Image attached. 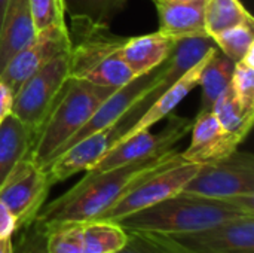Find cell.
I'll return each mask as SVG.
<instances>
[{"instance_id": "11", "label": "cell", "mask_w": 254, "mask_h": 253, "mask_svg": "<svg viewBox=\"0 0 254 253\" xmlns=\"http://www.w3.org/2000/svg\"><path fill=\"white\" fill-rule=\"evenodd\" d=\"M71 40V33L68 31L65 22L52 24L37 31L34 39L6 64L0 73V78L15 94L27 78L55 57L70 52Z\"/></svg>"}, {"instance_id": "23", "label": "cell", "mask_w": 254, "mask_h": 253, "mask_svg": "<svg viewBox=\"0 0 254 253\" xmlns=\"http://www.w3.org/2000/svg\"><path fill=\"white\" fill-rule=\"evenodd\" d=\"M128 242V231L112 221H83V253H119Z\"/></svg>"}, {"instance_id": "6", "label": "cell", "mask_w": 254, "mask_h": 253, "mask_svg": "<svg viewBox=\"0 0 254 253\" xmlns=\"http://www.w3.org/2000/svg\"><path fill=\"white\" fill-rule=\"evenodd\" d=\"M70 78V52L61 54L27 78L13 94L12 115L37 136ZM36 139V137H34Z\"/></svg>"}, {"instance_id": "7", "label": "cell", "mask_w": 254, "mask_h": 253, "mask_svg": "<svg viewBox=\"0 0 254 253\" xmlns=\"http://www.w3.org/2000/svg\"><path fill=\"white\" fill-rule=\"evenodd\" d=\"M183 192L217 200L254 198V158L238 149L231 155L202 164Z\"/></svg>"}, {"instance_id": "20", "label": "cell", "mask_w": 254, "mask_h": 253, "mask_svg": "<svg viewBox=\"0 0 254 253\" xmlns=\"http://www.w3.org/2000/svg\"><path fill=\"white\" fill-rule=\"evenodd\" d=\"M216 48L217 45L214 39L207 33L179 39L173 54L170 55L168 67L162 76V82L167 86L173 85Z\"/></svg>"}, {"instance_id": "37", "label": "cell", "mask_w": 254, "mask_h": 253, "mask_svg": "<svg viewBox=\"0 0 254 253\" xmlns=\"http://www.w3.org/2000/svg\"><path fill=\"white\" fill-rule=\"evenodd\" d=\"M152 1H153V3H155V1H158V0H152Z\"/></svg>"}, {"instance_id": "33", "label": "cell", "mask_w": 254, "mask_h": 253, "mask_svg": "<svg viewBox=\"0 0 254 253\" xmlns=\"http://www.w3.org/2000/svg\"><path fill=\"white\" fill-rule=\"evenodd\" d=\"M12 104H13V92L0 78V122L7 115L12 113Z\"/></svg>"}, {"instance_id": "29", "label": "cell", "mask_w": 254, "mask_h": 253, "mask_svg": "<svg viewBox=\"0 0 254 253\" xmlns=\"http://www.w3.org/2000/svg\"><path fill=\"white\" fill-rule=\"evenodd\" d=\"M231 86L243 107L254 110V46L241 61L235 63Z\"/></svg>"}, {"instance_id": "3", "label": "cell", "mask_w": 254, "mask_h": 253, "mask_svg": "<svg viewBox=\"0 0 254 253\" xmlns=\"http://www.w3.org/2000/svg\"><path fill=\"white\" fill-rule=\"evenodd\" d=\"M115 89V86H103L68 78L49 116L34 139L30 152L31 160L45 170L61 146L89 121L97 107Z\"/></svg>"}, {"instance_id": "25", "label": "cell", "mask_w": 254, "mask_h": 253, "mask_svg": "<svg viewBox=\"0 0 254 253\" xmlns=\"http://www.w3.org/2000/svg\"><path fill=\"white\" fill-rule=\"evenodd\" d=\"M213 115L217 118L226 133L246 139L252 131L254 110H247L238 101L232 86H229L213 104Z\"/></svg>"}, {"instance_id": "22", "label": "cell", "mask_w": 254, "mask_h": 253, "mask_svg": "<svg viewBox=\"0 0 254 253\" xmlns=\"http://www.w3.org/2000/svg\"><path fill=\"white\" fill-rule=\"evenodd\" d=\"M234 67L235 63L229 57H226L219 48H216L208 61L205 63L199 78L198 85L201 86L202 94L198 113L211 112L216 100L231 86Z\"/></svg>"}, {"instance_id": "4", "label": "cell", "mask_w": 254, "mask_h": 253, "mask_svg": "<svg viewBox=\"0 0 254 253\" xmlns=\"http://www.w3.org/2000/svg\"><path fill=\"white\" fill-rule=\"evenodd\" d=\"M165 88L168 86L161 79V82L155 88L146 92L113 124L86 136L85 139L79 140L76 145L64 151L61 155H58L45 169L51 185L64 182L80 171L91 170L137 124L141 115L149 109V106L159 97V94Z\"/></svg>"}, {"instance_id": "5", "label": "cell", "mask_w": 254, "mask_h": 253, "mask_svg": "<svg viewBox=\"0 0 254 253\" xmlns=\"http://www.w3.org/2000/svg\"><path fill=\"white\" fill-rule=\"evenodd\" d=\"M73 34L77 40H71L70 78L115 88L135 78L119 54L127 37L112 34L109 27L73 30Z\"/></svg>"}, {"instance_id": "10", "label": "cell", "mask_w": 254, "mask_h": 253, "mask_svg": "<svg viewBox=\"0 0 254 253\" xmlns=\"http://www.w3.org/2000/svg\"><path fill=\"white\" fill-rule=\"evenodd\" d=\"M170 119L165 128L153 134L149 130L137 133L127 140L115 145L91 170L88 171H106L115 167H121L134 161L144 158H152L167 151L176 148V145L186 137L193 125V119L183 118L179 115L170 113Z\"/></svg>"}, {"instance_id": "32", "label": "cell", "mask_w": 254, "mask_h": 253, "mask_svg": "<svg viewBox=\"0 0 254 253\" xmlns=\"http://www.w3.org/2000/svg\"><path fill=\"white\" fill-rule=\"evenodd\" d=\"M16 233V224L12 216V213L7 210V207L0 201V239L3 237H12Z\"/></svg>"}, {"instance_id": "27", "label": "cell", "mask_w": 254, "mask_h": 253, "mask_svg": "<svg viewBox=\"0 0 254 253\" xmlns=\"http://www.w3.org/2000/svg\"><path fill=\"white\" fill-rule=\"evenodd\" d=\"M119 253H198L176 239L162 234L128 231V242Z\"/></svg>"}, {"instance_id": "14", "label": "cell", "mask_w": 254, "mask_h": 253, "mask_svg": "<svg viewBox=\"0 0 254 253\" xmlns=\"http://www.w3.org/2000/svg\"><path fill=\"white\" fill-rule=\"evenodd\" d=\"M192 139L182 157L188 163L208 164L219 161L238 149L246 140L240 136L226 133L213 112L198 113L190 130Z\"/></svg>"}, {"instance_id": "34", "label": "cell", "mask_w": 254, "mask_h": 253, "mask_svg": "<svg viewBox=\"0 0 254 253\" xmlns=\"http://www.w3.org/2000/svg\"><path fill=\"white\" fill-rule=\"evenodd\" d=\"M0 253H13V242L12 237L0 239Z\"/></svg>"}, {"instance_id": "13", "label": "cell", "mask_w": 254, "mask_h": 253, "mask_svg": "<svg viewBox=\"0 0 254 253\" xmlns=\"http://www.w3.org/2000/svg\"><path fill=\"white\" fill-rule=\"evenodd\" d=\"M173 239L198 253H254V216L237 218L201 233Z\"/></svg>"}, {"instance_id": "18", "label": "cell", "mask_w": 254, "mask_h": 253, "mask_svg": "<svg viewBox=\"0 0 254 253\" xmlns=\"http://www.w3.org/2000/svg\"><path fill=\"white\" fill-rule=\"evenodd\" d=\"M155 4L159 18L158 30L161 33L176 40L207 33L205 22H204V0L202 1L158 0L155 1Z\"/></svg>"}, {"instance_id": "26", "label": "cell", "mask_w": 254, "mask_h": 253, "mask_svg": "<svg viewBox=\"0 0 254 253\" xmlns=\"http://www.w3.org/2000/svg\"><path fill=\"white\" fill-rule=\"evenodd\" d=\"M83 221L54 222L46 227V246L49 253H83Z\"/></svg>"}, {"instance_id": "16", "label": "cell", "mask_w": 254, "mask_h": 253, "mask_svg": "<svg viewBox=\"0 0 254 253\" xmlns=\"http://www.w3.org/2000/svg\"><path fill=\"white\" fill-rule=\"evenodd\" d=\"M214 52V49L205 57L202 58L195 67H192L190 70H188L180 79H177L173 85H170L168 88H165L159 97L149 106V109L141 115V118L137 121V124L122 137L121 142L127 140L128 137L150 130L152 125H155L156 122H159L161 119L167 118L170 113H173V110L180 104V101H183V98L193 89L198 86L199 84V78L202 73V69L205 66V63L208 61V58L211 57V54ZM119 142V143H121Z\"/></svg>"}, {"instance_id": "1", "label": "cell", "mask_w": 254, "mask_h": 253, "mask_svg": "<svg viewBox=\"0 0 254 253\" xmlns=\"http://www.w3.org/2000/svg\"><path fill=\"white\" fill-rule=\"evenodd\" d=\"M177 161L185 160L182 152L174 148L156 157L106 171H86L73 188L43 206L34 221L42 225L64 221H94L146 176Z\"/></svg>"}, {"instance_id": "8", "label": "cell", "mask_w": 254, "mask_h": 253, "mask_svg": "<svg viewBox=\"0 0 254 253\" xmlns=\"http://www.w3.org/2000/svg\"><path fill=\"white\" fill-rule=\"evenodd\" d=\"M199 167V164L177 161L150 173L137 185H134L127 194H124L104 213H101L97 221L118 222L132 213L152 207L182 192L189 180L196 174Z\"/></svg>"}, {"instance_id": "21", "label": "cell", "mask_w": 254, "mask_h": 253, "mask_svg": "<svg viewBox=\"0 0 254 253\" xmlns=\"http://www.w3.org/2000/svg\"><path fill=\"white\" fill-rule=\"evenodd\" d=\"M128 0H63L71 28H107Z\"/></svg>"}, {"instance_id": "15", "label": "cell", "mask_w": 254, "mask_h": 253, "mask_svg": "<svg viewBox=\"0 0 254 253\" xmlns=\"http://www.w3.org/2000/svg\"><path fill=\"white\" fill-rule=\"evenodd\" d=\"M176 43V39L158 30L143 36L127 37L119 54L137 78L155 70L167 61L173 54Z\"/></svg>"}, {"instance_id": "12", "label": "cell", "mask_w": 254, "mask_h": 253, "mask_svg": "<svg viewBox=\"0 0 254 253\" xmlns=\"http://www.w3.org/2000/svg\"><path fill=\"white\" fill-rule=\"evenodd\" d=\"M168 61H170V58L167 61H164L155 70H152V72H149V73H146L143 76H137V78L131 79L128 84L116 88L97 107V110L89 118V121L61 146V149L57 152V155L54 157V160L58 155H61L64 151H67L68 148H71L73 145H76L79 140L85 139L86 136H89L92 133H97V131L106 128L107 125L113 124L118 118H121L135 101H138L146 92H149L152 88H155L161 82V79H162V76H164V73H165V70L168 67Z\"/></svg>"}, {"instance_id": "9", "label": "cell", "mask_w": 254, "mask_h": 253, "mask_svg": "<svg viewBox=\"0 0 254 253\" xmlns=\"http://www.w3.org/2000/svg\"><path fill=\"white\" fill-rule=\"evenodd\" d=\"M46 171L30 155L22 158L0 186V201L12 213L16 231L37 218L51 189Z\"/></svg>"}, {"instance_id": "36", "label": "cell", "mask_w": 254, "mask_h": 253, "mask_svg": "<svg viewBox=\"0 0 254 253\" xmlns=\"http://www.w3.org/2000/svg\"><path fill=\"white\" fill-rule=\"evenodd\" d=\"M174 1H202V0H174Z\"/></svg>"}, {"instance_id": "24", "label": "cell", "mask_w": 254, "mask_h": 253, "mask_svg": "<svg viewBox=\"0 0 254 253\" xmlns=\"http://www.w3.org/2000/svg\"><path fill=\"white\" fill-rule=\"evenodd\" d=\"M205 31L214 36L240 24H253L254 18L240 0H204Z\"/></svg>"}, {"instance_id": "17", "label": "cell", "mask_w": 254, "mask_h": 253, "mask_svg": "<svg viewBox=\"0 0 254 253\" xmlns=\"http://www.w3.org/2000/svg\"><path fill=\"white\" fill-rule=\"evenodd\" d=\"M36 36L30 0H9L0 27V73Z\"/></svg>"}, {"instance_id": "2", "label": "cell", "mask_w": 254, "mask_h": 253, "mask_svg": "<svg viewBox=\"0 0 254 253\" xmlns=\"http://www.w3.org/2000/svg\"><path fill=\"white\" fill-rule=\"evenodd\" d=\"M243 216H254V198L217 200L179 192L118 224L127 231L180 237L195 234Z\"/></svg>"}, {"instance_id": "35", "label": "cell", "mask_w": 254, "mask_h": 253, "mask_svg": "<svg viewBox=\"0 0 254 253\" xmlns=\"http://www.w3.org/2000/svg\"><path fill=\"white\" fill-rule=\"evenodd\" d=\"M7 3H9V0H0V27H1V21L4 18V12L7 9Z\"/></svg>"}, {"instance_id": "19", "label": "cell", "mask_w": 254, "mask_h": 253, "mask_svg": "<svg viewBox=\"0 0 254 253\" xmlns=\"http://www.w3.org/2000/svg\"><path fill=\"white\" fill-rule=\"evenodd\" d=\"M34 137V131L12 113L0 122V186L16 164L30 155Z\"/></svg>"}, {"instance_id": "28", "label": "cell", "mask_w": 254, "mask_h": 253, "mask_svg": "<svg viewBox=\"0 0 254 253\" xmlns=\"http://www.w3.org/2000/svg\"><path fill=\"white\" fill-rule=\"evenodd\" d=\"M253 28V24H240L226 28L211 37L226 57H229L234 63H238L244 58L247 51L254 46Z\"/></svg>"}, {"instance_id": "30", "label": "cell", "mask_w": 254, "mask_h": 253, "mask_svg": "<svg viewBox=\"0 0 254 253\" xmlns=\"http://www.w3.org/2000/svg\"><path fill=\"white\" fill-rule=\"evenodd\" d=\"M30 9L36 33L52 24L65 22L63 0H30Z\"/></svg>"}, {"instance_id": "31", "label": "cell", "mask_w": 254, "mask_h": 253, "mask_svg": "<svg viewBox=\"0 0 254 253\" xmlns=\"http://www.w3.org/2000/svg\"><path fill=\"white\" fill-rule=\"evenodd\" d=\"M18 240L13 245V253H49L46 246V227L33 222L16 231Z\"/></svg>"}]
</instances>
